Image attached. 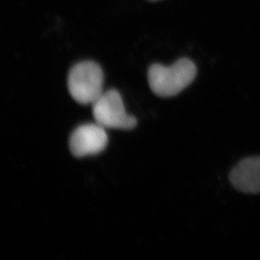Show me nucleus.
<instances>
[{
  "label": "nucleus",
  "instance_id": "nucleus-1",
  "mask_svg": "<svg viewBox=\"0 0 260 260\" xmlns=\"http://www.w3.org/2000/svg\"><path fill=\"white\" fill-rule=\"evenodd\" d=\"M197 74L196 64L183 57L170 66L154 63L147 72V80L152 93L169 98L179 94L194 82Z\"/></svg>",
  "mask_w": 260,
  "mask_h": 260
},
{
  "label": "nucleus",
  "instance_id": "nucleus-2",
  "mask_svg": "<svg viewBox=\"0 0 260 260\" xmlns=\"http://www.w3.org/2000/svg\"><path fill=\"white\" fill-rule=\"evenodd\" d=\"M103 85V70L94 61H80L69 71V93L72 98L80 105L92 106L104 93Z\"/></svg>",
  "mask_w": 260,
  "mask_h": 260
},
{
  "label": "nucleus",
  "instance_id": "nucleus-3",
  "mask_svg": "<svg viewBox=\"0 0 260 260\" xmlns=\"http://www.w3.org/2000/svg\"><path fill=\"white\" fill-rule=\"evenodd\" d=\"M95 122L106 129L131 130L138 124L137 119L128 115L120 93L116 89L104 92L92 105Z\"/></svg>",
  "mask_w": 260,
  "mask_h": 260
},
{
  "label": "nucleus",
  "instance_id": "nucleus-4",
  "mask_svg": "<svg viewBox=\"0 0 260 260\" xmlns=\"http://www.w3.org/2000/svg\"><path fill=\"white\" fill-rule=\"evenodd\" d=\"M108 144L106 128L97 123L77 128L69 139V148L76 157H84L103 152Z\"/></svg>",
  "mask_w": 260,
  "mask_h": 260
},
{
  "label": "nucleus",
  "instance_id": "nucleus-5",
  "mask_svg": "<svg viewBox=\"0 0 260 260\" xmlns=\"http://www.w3.org/2000/svg\"><path fill=\"white\" fill-rule=\"evenodd\" d=\"M230 181L239 191L248 194L260 193V157L241 161L230 174Z\"/></svg>",
  "mask_w": 260,
  "mask_h": 260
},
{
  "label": "nucleus",
  "instance_id": "nucleus-6",
  "mask_svg": "<svg viewBox=\"0 0 260 260\" xmlns=\"http://www.w3.org/2000/svg\"><path fill=\"white\" fill-rule=\"evenodd\" d=\"M149 2H157V1H160V0H147Z\"/></svg>",
  "mask_w": 260,
  "mask_h": 260
}]
</instances>
